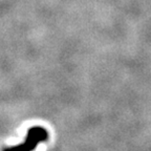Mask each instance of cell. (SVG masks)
I'll list each match as a JSON object with an SVG mask.
<instances>
[{
    "label": "cell",
    "instance_id": "6da1fadb",
    "mask_svg": "<svg viewBox=\"0 0 151 151\" xmlns=\"http://www.w3.org/2000/svg\"><path fill=\"white\" fill-rule=\"evenodd\" d=\"M48 137L47 131L42 127H33L28 130L27 137L23 144L18 146L9 147L4 149V151H32L37 147L40 142L46 141Z\"/></svg>",
    "mask_w": 151,
    "mask_h": 151
}]
</instances>
